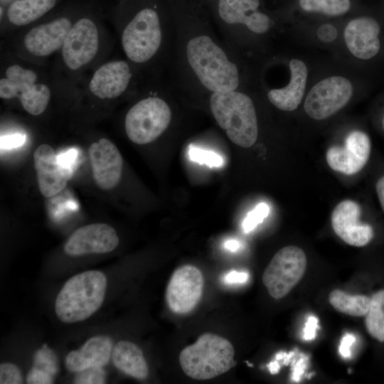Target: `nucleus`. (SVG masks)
Wrapping results in <instances>:
<instances>
[{
	"mask_svg": "<svg viewBox=\"0 0 384 384\" xmlns=\"http://www.w3.org/2000/svg\"><path fill=\"white\" fill-rule=\"evenodd\" d=\"M187 60L201 83L212 92L236 90L239 85L237 65L209 36L199 35L186 45Z\"/></svg>",
	"mask_w": 384,
	"mask_h": 384,
	"instance_id": "f257e3e1",
	"label": "nucleus"
},
{
	"mask_svg": "<svg viewBox=\"0 0 384 384\" xmlns=\"http://www.w3.org/2000/svg\"><path fill=\"white\" fill-rule=\"evenodd\" d=\"M106 288L107 279L102 272L90 270L72 277L56 297L58 318L68 324L89 318L101 306Z\"/></svg>",
	"mask_w": 384,
	"mask_h": 384,
	"instance_id": "f03ea898",
	"label": "nucleus"
},
{
	"mask_svg": "<svg viewBox=\"0 0 384 384\" xmlns=\"http://www.w3.org/2000/svg\"><path fill=\"white\" fill-rule=\"evenodd\" d=\"M211 112L230 140L242 147L252 146L258 136L255 108L251 98L233 90L213 92L210 98Z\"/></svg>",
	"mask_w": 384,
	"mask_h": 384,
	"instance_id": "7ed1b4c3",
	"label": "nucleus"
},
{
	"mask_svg": "<svg viewBox=\"0 0 384 384\" xmlns=\"http://www.w3.org/2000/svg\"><path fill=\"white\" fill-rule=\"evenodd\" d=\"M231 343L217 334L206 333L179 354L184 373L194 380H208L225 373L235 365Z\"/></svg>",
	"mask_w": 384,
	"mask_h": 384,
	"instance_id": "20e7f679",
	"label": "nucleus"
},
{
	"mask_svg": "<svg viewBox=\"0 0 384 384\" xmlns=\"http://www.w3.org/2000/svg\"><path fill=\"white\" fill-rule=\"evenodd\" d=\"M162 40L159 13L154 6L139 8L122 35L123 50L132 61L142 63L151 59Z\"/></svg>",
	"mask_w": 384,
	"mask_h": 384,
	"instance_id": "39448f33",
	"label": "nucleus"
},
{
	"mask_svg": "<svg viewBox=\"0 0 384 384\" xmlns=\"http://www.w3.org/2000/svg\"><path fill=\"white\" fill-rule=\"evenodd\" d=\"M171 111L162 99L149 97L133 105L125 117L128 138L137 144H146L156 139L169 127Z\"/></svg>",
	"mask_w": 384,
	"mask_h": 384,
	"instance_id": "423d86ee",
	"label": "nucleus"
},
{
	"mask_svg": "<svg viewBox=\"0 0 384 384\" xmlns=\"http://www.w3.org/2000/svg\"><path fill=\"white\" fill-rule=\"evenodd\" d=\"M306 257L302 249L289 245L273 256L262 274L269 294L279 299L285 297L304 276Z\"/></svg>",
	"mask_w": 384,
	"mask_h": 384,
	"instance_id": "0eeeda50",
	"label": "nucleus"
},
{
	"mask_svg": "<svg viewBox=\"0 0 384 384\" xmlns=\"http://www.w3.org/2000/svg\"><path fill=\"white\" fill-rule=\"evenodd\" d=\"M36 73L18 65L9 66L6 78L0 80V97L2 99L18 97L23 109L37 116L42 114L49 102L50 92L44 84H36Z\"/></svg>",
	"mask_w": 384,
	"mask_h": 384,
	"instance_id": "6e6552de",
	"label": "nucleus"
},
{
	"mask_svg": "<svg viewBox=\"0 0 384 384\" xmlns=\"http://www.w3.org/2000/svg\"><path fill=\"white\" fill-rule=\"evenodd\" d=\"M352 95L353 85L348 78L339 75L327 77L309 91L304 108L311 118L326 119L345 107Z\"/></svg>",
	"mask_w": 384,
	"mask_h": 384,
	"instance_id": "1a4fd4ad",
	"label": "nucleus"
},
{
	"mask_svg": "<svg viewBox=\"0 0 384 384\" xmlns=\"http://www.w3.org/2000/svg\"><path fill=\"white\" fill-rule=\"evenodd\" d=\"M204 279L196 266L185 265L172 274L166 290V301L171 311L184 314L198 304L203 290Z\"/></svg>",
	"mask_w": 384,
	"mask_h": 384,
	"instance_id": "9d476101",
	"label": "nucleus"
},
{
	"mask_svg": "<svg viewBox=\"0 0 384 384\" xmlns=\"http://www.w3.org/2000/svg\"><path fill=\"white\" fill-rule=\"evenodd\" d=\"M99 36L94 21L82 17L73 24L62 47L64 63L77 70L90 63L97 54Z\"/></svg>",
	"mask_w": 384,
	"mask_h": 384,
	"instance_id": "9b49d317",
	"label": "nucleus"
},
{
	"mask_svg": "<svg viewBox=\"0 0 384 384\" xmlns=\"http://www.w3.org/2000/svg\"><path fill=\"white\" fill-rule=\"evenodd\" d=\"M371 154V142L364 132L355 130L346 137L343 146H334L326 152L328 165L334 171L346 175L360 172L368 164Z\"/></svg>",
	"mask_w": 384,
	"mask_h": 384,
	"instance_id": "f8f14e48",
	"label": "nucleus"
},
{
	"mask_svg": "<svg viewBox=\"0 0 384 384\" xmlns=\"http://www.w3.org/2000/svg\"><path fill=\"white\" fill-rule=\"evenodd\" d=\"M361 213L358 203L344 200L334 208L331 213V222L334 231L348 245L363 247L374 238L375 230L371 224L361 221Z\"/></svg>",
	"mask_w": 384,
	"mask_h": 384,
	"instance_id": "ddd939ff",
	"label": "nucleus"
},
{
	"mask_svg": "<svg viewBox=\"0 0 384 384\" xmlns=\"http://www.w3.org/2000/svg\"><path fill=\"white\" fill-rule=\"evenodd\" d=\"M88 155L97 186L105 191L115 188L123 169L122 156L115 144L102 138L90 146Z\"/></svg>",
	"mask_w": 384,
	"mask_h": 384,
	"instance_id": "4468645a",
	"label": "nucleus"
},
{
	"mask_svg": "<svg viewBox=\"0 0 384 384\" xmlns=\"http://www.w3.org/2000/svg\"><path fill=\"white\" fill-rule=\"evenodd\" d=\"M119 244L116 230L105 223H93L82 226L69 237L64 245L70 256L107 253Z\"/></svg>",
	"mask_w": 384,
	"mask_h": 384,
	"instance_id": "2eb2a0df",
	"label": "nucleus"
},
{
	"mask_svg": "<svg viewBox=\"0 0 384 384\" xmlns=\"http://www.w3.org/2000/svg\"><path fill=\"white\" fill-rule=\"evenodd\" d=\"M33 158L42 196L50 198L63 191L72 172L61 165L53 147L47 144L39 145Z\"/></svg>",
	"mask_w": 384,
	"mask_h": 384,
	"instance_id": "dca6fc26",
	"label": "nucleus"
},
{
	"mask_svg": "<svg viewBox=\"0 0 384 384\" xmlns=\"http://www.w3.org/2000/svg\"><path fill=\"white\" fill-rule=\"evenodd\" d=\"M380 27L375 19L361 16L347 23L343 36L346 45L353 56L361 60H369L380 50Z\"/></svg>",
	"mask_w": 384,
	"mask_h": 384,
	"instance_id": "f3484780",
	"label": "nucleus"
},
{
	"mask_svg": "<svg viewBox=\"0 0 384 384\" xmlns=\"http://www.w3.org/2000/svg\"><path fill=\"white\" fill-rule=\"evenodd\" d=\"M72 26L69 18L60 16L35 26L25 36L24 46L36 56H47L63 47Z\"/></svg>",
	"mask_w": 384,
	"mask_h": 384,
	"instance_id": "a211bd4d",
	"label": "nucleus"
},
{
	"mask_svg": "<svg viewBox=\"0 0 384 384\" xmlns=\"http://www.w3.org/2000/svg\"><path fill=\"white\" fill-rule=\"evenodd\" d=\"M259 0H218L220 18L228 24H242L250 31L262 34L271 26L269 16L258 10Z\"/></svg>",
	"mask_w": 384,
	"mask_h": 384,
	"instance_id": "6ab92c4d",
	"label": "nucleus"
},
{
	"mask_svg": "<svg viewBox=\"0 0 384 384\" xmlns=\"http://www.w3.org/2000/svg\"><path fill=\"white\" fill-rule=\"evenodd\" d=\"M131 75L127 62L124 60L109 62L95 71L90 82L89 88L98 98H115L125 91Z\"/></svg>",
	"mask_w": 384,
	"mask_h": 384,
	"instance_id": "aec40b11",
	"label": "nucleus"
},
{
	"mask_svg": "<svg viewBox=\"0 0 384 384\" xmlns=\"http://www.w3.org/2000/svg\"><path fill=\"white\" fill-rule=\"evenodd\" d=\"M290 80L284 87L272 89L267 93L270 102L277 108L287 112L295 110L304 97L308 76L306 64L293 58L289 62Z\"/></svg>",
	"mask_w": 384,
	"mask_h": 384,
	"instance_id": "412c9836",
	"label": "nucleus"
},
{
	"mask_svg": "<svg viewBox=\"0 0 384 384\" xmlns=\"http://www.w3.org/2000/svg\"><path fill=\"white\" fill-rule=\"evenodd\" d=\"M112 342L106 336L89 338L80 349L70 352L65 358V366L69 371L79 372L90 368H102L110 361Z\"/></svg>",
	"mask_w": 384,
	"mask_h": 384,
	"instance_id": "4be33fe9",
	"label": "nucleus"
},
{
	"mask_svg": "<svg viewBox=\"0 0 384 384\" xmlns=\"http://www.w3.org/2000/svg\"><path fill=\"white\" fill-rule=\"evenodd\" d=\"M114 365L124 373L138 380L145 379L149 368L140 348L128 341H120L112 352Z\"/></svg>",
	"mask_w": 384,
	"mask_h": 384,
	"instance_id": "5701e85b",
	"label": "nucleus"
},
{
	"mask_svg": "<svg viewBox=\"0 0 384 384\" xmlns=\"http://www.w3.org/2000/svg\"><path fill=\"white\" fill-rule=\"evenodd\" d=\"M58 0H14L6 10L8 21L16 26L28 25L50 11Z\"/></svg>",
	"mask_w": 384,
	"mask_h": 384,
	"instance_id": "b1692460",
	"label": "nucleus"
},
{
	"mask_svg": "<svg viewBox=\"0 0 384 384\" xmlns=\"http://www.w3.org/2000/svg\"><path fill=\"white\" fill-rule=\"evenodd\" d=\"M329 301L336 311L352 316H365L370 304V297L366 295L350 294L340 289L331 291Z\"/></svg>",
	"mask_w": 384,
	"mask_h": 384,
	"instance_id": "393cba45",
	"label": "nucleus"
},
{
	"mask_svg": "<svg viewBox=\"0 0 384 384\" xmlns=\"http://www.w3.org/2000/svg\"><path fill=\"white\" fill-rule=\"evenodd\" d=\"M365 325L368 333L380 342H384V289L374 293L365 316Z\"/></svg>",
	"mask_w": 384,
	"mask_h": 384,
	"instance_id": "a878e982",
	"label": "nucleus"
},
{
	"mask_svg": "<svg viewBox=\"0 0 384 384\" xmlns=\"http://www.w3.org/2000/svg\"><path fill=\"white\" fill-rule=\"evenodd\" d=\"M301 8L306 12L319 13L330 16L346 14L351 9L350 0H299Z\"/></svg>",
	"mask_w": 384,
	"mask_h": 384,
	"instance_id": "bb28decb",
	"label": "nucleus"
},
{
	"mask_svg": "<svg viewBox=\"0 0 384 384\" xmlns=\"http://www.w3.org/2000/svg\"><path fill=\"white\" fill-rule=\"evenodd\" d=\"M33 368L53 376L58 371L57 360L55 354L45 346L38 350L35 356Z\"/></svg>",
	"mask_w": 384,
	"mask_h": 384,
	"instance_id": "cd10ccee",
	"label": "nucleus"
},
{
	"mask_svg": "<svg viewBox=\"0 0 384 384\" xmlns=\"http://www.w3.org/2000/svg\"><path fill=\"white\" fill-rule=\"evenodd\" d=\"M269 206L265 203H260L249 212L242 223V229L245 233L252 231L258 224L268 215Z\"/></svg>",
	"mask_w": 384,
	"mask_h": 384,
	"instance_id": "c85d7f7f",
	"label": "nucleus"
},
{
	"mask_svg": "<svg viewBox=\"0 0 384 384\" xmlns=\"http://www.w3.org/2000/svg\"><path fill=\"white\" fill-rule=\"evenodd\" d=\"M188 154L192 161L201 164H207L210 167H219L223 164L222 157L213 151H208L191 146L189 148Z\"/></svg>",
	"mask_w": 384,
	"mask_h": 384,
	"instance_id": "c756f323",
	"label": "nucleus"
},
{
	"mask_svg": "<svg viewBox=\"0 0 384 384\" xmlns=\"http://www.w3.org/2000/svg\"><path fill=\"white\" fill-rule=\"evenodd\" d=\"M105 382V372L102 368H90L77 372L74 380L78 384H102Z\"/></svg>",
	"mask_w": 384,
	"mask_h": 384,
	"instance_id": "7c9ffc66",
	"label": "nucleus"
},
{
	"mask_svg": "<svg viewBox=\"0 0 384 384\" xmlns=\"http://www.w3.org/2000/svg\"><path fill=\"white\" fill-rule=\"evenodd\" d=\"M23 383V376L18 368L9 363H1L0 366L1 384H19Z\"/></svg>",
	"mask_w": 384,
	"mask_h": 384,
	"instance_id": "2f4dec72",
	"label": "nucleus"
},
{
	"mask_svg": "<svg viewBox=\"0 0 384 384\" xmlns=\"http://www.w3.org/2000/svg\"><path fill=\"white\" fill-rule=\"evenodd\" d=\"M26 381L30 384H50L53 381V376L33 367L28 373Z\"/></svg>",
	"mask_w": 384,
	"mask_h": 384,
	"instance_id": "473e14b6",
	"label": "nucleus"
},
{
	"mask_svg": "<svg viewBox=\"0 0 384 384\" xmlns=\"http://www.w3.org/2000/svg\"><path fill=\"white\" fill-rule=\"evenodd\" d=\"M319 319L311 315L308 317L303 329V338L305 341L314 340L316 335V330L319 326Z\"/></svg>",
	"mask_w": 384,
	"mask_h": 384,
	"instance_id": "72a5a7b5",
	"label": "nucleus"
},
{
	"mask_svg": "<svg viewBox=\"0 0 384 384\" xmlns=\"http://www.w3.org/2000/svg\"><path fill=\"white\" fill-rule=\"evenodd\" d=\"M356 341V337L352 334L346 333L341 339L339 353L343 358L351 357V348Z\"/></svg>",
	"mask_w": 384,
	"mask_h": 384,
	"instance_id": "f704fd0d",
	"label": "nucleus"
},
{
	"mask_svg": "<svg viewBox=\"0 0 384 384\" xmlns=\"http://www.w3.org/2000/svg\"><path fill=\"white\" fill-rule=\"evenodd\" d=\"M318 38L324 43H330L335 40L337 36V30L331 24L321 26L317 31Z\"/></svg>",
	"mask_w": 384,
	"mask_h": 384,
	"instance_id": "c9c22d12",
	"label": "nucleus"
},
{
	"mask_svg": "<svg viewBox=\"0 0 384 384\" xmlns=\"http://www.w3.org/2000/svg\"><path fill=\"white\" fill-rule=\"evenodd\" d=\"M308 358L302 356L298 361H293L292 363L291 379L294 382L299 381L307 366Z\"/></svg>",
	"mask_w": 384,
	"mask_h": 384,
	"instance_id": "e433bc0d",
	"label": "nucleus"
},
{
	"mask_svg": "<svg viewBox=\"0 0 384 384\" xmlns=\"http://www.w3.org/2000/svg\"><path fill=\"white\" fill-rule=\"evenodd\" d=\"M249 279V274L245 272L232 270L224 277L226 284H243Z\"/></svg>",
	"mask_w": 384,
	"mask_h": 384,
	"instance_id": "4c0bfd02",
	"label": "nucleus"
},
{
	"mask_svg": "<svg viewBox=\"0 0 384 384\" xmlns=\"http://www.w3.org/2000/svg\"><path fill=\"white\" fill-rule=\"evenodd\" d=\"M76 155L77 153L75 151L70 150L58 154V157L61 165L71 171L72 165L74 164Z\"/></svg>",
	"mask_w": 384,
	"mask_h": 384,
	"instance_id": "58836bf2",
	"label": "nucleus"
},
{
	"mask_svg": "<svg viewBox=\"0 0 384 384\" xmlns=\"http://www.w3.org/2000/svg\"><path fill=\"white\" fill-rule=\"evenodd\" d=\"M23 142L24 137L20 134H15L4 138L1 137V144L4 148H13L20 146Z\"/></svg>",
	"mask_w": 384,
	"mask_h": 384,
	"instance_id": "ea45409f",
	"label": "nucleus"
},
{
	"mask_svg": "<svg viewBox=\"0 0 384 384\" xmlns=\"http://www.w3.org/2000/svg\"><path fill=\"white\" fill-rule=\"evenodd\" d=\"M375 190L380 208L384 213V174L377 178L375 183Z\"/></svg>",
	"mask_w": 384,
	"mask_h": 384,
	"instance_id": "a19ab883",
	"label": "nucleus"
},
{
	"mask_svg": "<svg viewBox=\"0 0 384 384\" xmlns=\"http://www.w3.org/2000/svg\"><path fill=\"white\" fill-rule=\"evenodd\" d=\"M267 368H268L270 373L274 375V374H277V373H279V369H280V366H279V363L276 360V361L270 362L267 365Z\"/></svg>",
	"mask_w": 384,
	"mask_h": 384,
	"instance_id": "79ce46f5",
	"label": "nucleus"
},
{
	"mask_svg": "<svg viewBox=\"0 0 384 384\" xmlns=\"http://www.w3.org/2000/svg\"><path fill=\"white\" fill-rule=\"evenodd\" d=\"M239 242L235 240H229L225 242V247L228 250L235 251L239 247Z\"/></svg>",
	"mask_w": 384,
	"mask_h": 384,
	"instance_id": "37998d69",
	"label": "nucleus"
},
{
	"mask_svg": "<svg viewBox=\"0 0 384 384\" xmlns=\"http://www.w3.org/2000/svg\"><path fill=\"white\" fill-rule=\"evenodd\" d=\"M382 127H383V129L384 130V114H383V118H382Z\"/></svg>",
	"mask_w": 384,
	"mask_h": 384,
	"instance_id": "c03bdc74",
	"label": "nucleus"
}]
</instances>
